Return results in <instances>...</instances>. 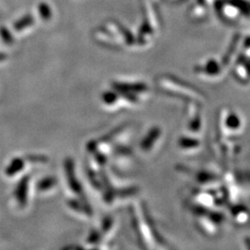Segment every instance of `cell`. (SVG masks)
I'll return each instance as SVG.
<instances>
[{"label":"cell","instance_id":"3957f363","mask_svg":"<svg viewBox=\"0 0 250 250\" xmlns=\"http://www.w3.org/2000/svg\"><path fill=\"white\" fill-rule=\"evenodd\" d=\"M56 185H57V182H56L55 178H50L49 177V178H45L44 180H42L40 182L39 186H38V188L42 192H46V191H48V190L55 188Z\"/></svg>","mask_w":250,"mask_h":250},{"label":"cell","instance_id":"277c9868","mask_svg":"<svg viewBox=\"0 0 250 250\" xmlns=\"http://www.w3.org/2000/svg\"><path fill=\"white\" fill-rule=\"evenodd\" d=\"M2 59H3V56H1V55H0V60H2Z\"/></svg>","mask_w":250,"mask_h":250},{"label":"cell","instance_id":"6da1fadb","mask_svg":"<svg viewBox=\"0 0 250 250\" xmlns=\"http://www.w3.org/2000/svg\"><path fill=\"white\" fill-rule=\"evenodd\" d=\"M23 164L24 163H23V161L21 159H19V158L14 159L13 161H11L10 165H9V167L7 169V173L9 175H13L16 172L18 173L19 171L22 169Z\"/></svg>","mask_w":250,"mask_h":250},{"label":"cell","instance_id":"7a4b0ae2","mask_svg":"<svg viewBox=\"0 0 250 250\" xmlns=\"http://www.w3.org/2000/svg\"><path fill=\"white\" fill-rule=\"evenodd\" d=\"M27 187H28L27 179H23L20 183L18 191L16 190V197H18V199L21 202H23L26 200Z\"/></svg>","mask_w":250,"mask_h":250}]
</instances>
